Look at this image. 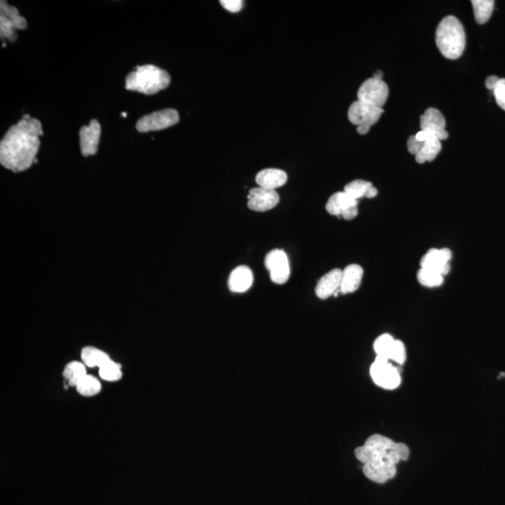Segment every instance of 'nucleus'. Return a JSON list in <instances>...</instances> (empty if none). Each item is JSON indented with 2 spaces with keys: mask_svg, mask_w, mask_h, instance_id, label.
Listing matches in <instances>:
<instances>
[{
  "mask_svg": "<svg viewBox=\"0 0 505 505\" xmlns=\"http://www.w3.org/2000/svg\"><path fill=\"white\" fill-rule=\"evenodd\" d=\"M43 126L36 118L24 115L23 119L10 126L0 142V163L7 170L22 173L29 170L41 146Z\"/></svg>",
  "mask_w": 505,
  "mask_h": 505,
  "instance_id": "f257e3e1",
  "label": "nucleus"
},
{
  "mask_svg": "<svg viewBox=\"0 0 505 505\" xmlns=\"http://www.w3.org/2000/svg\"><path fill=\"white\" fill-rule=\"evenodd\" d=\"M409 447L390 438L374 434L355 451V456L363 463V474L371 481L383 484L397 474V464L409 458Z\"/></svg>",
  "mask_w": 505,
  "mask_h": 505,
  "instance_id": "f03ea898",
  "label": "nucleus"
},
{
  "mask_svg": "<svg viewBox=\"0 0 505 505\" xmlns=\"http://www.w3.org/2000/svg\"><path fill=\"white\" fill-rule=\"evenodd\" d=\"M435 41L439 51L446 59H460L464 52L466 36L459 19L454 16L444 18L436 29Z\"/></svg>",
  "mask_w": 505,
  "mask_h": 505,
  "instance_id": "7ed1b4c3",
  "label": "nucleus"
},
{
  "mask_svg": "<svg viewBox=\"0 0 505 505\" xmlns=\"http://www.w3.org/2000/svg\"><path fill=\"white\" fill-rule=\"evenodd\" d=\"M170 80L168 71L156 66H139L126 76V89L148 96L154 95L166 89L170 85Z\"/></svg>",
  "mask_w": 505,
  "mask_h": 505,
  "instance_id": "20e7f679",
  "label": "nucleus"
},
{
  "mask_svg": "<svg viewBox=\"0 0 505 505\" xmlns=\"http://www.w3.org/2000/svg\"><path fill=\"white\" fill-rule=\"evenodd\" d=\"M27 27L26 18L20 15L17 8L10 6L7 1L0 2V37L15 43L17 40L16 30H24Z\"/></svg>",
  "mask_w": 505,
  "mask_h": 505,
  "instance_id": "39448f33",
  "label": "nucleus"
},
{
  "mask_svg": "<svg viewBox=\"0 0 505 505\" xmlns=\"http://www.w3.org/2000/svg\"><path fill=\"white\" fill-rule=\"evenodd\" d=\"M371 376L375 385L383 389H395L401 385V374L386 358L376 357L371 366Z\"/></svg>",
  "mask_w": 505,
  "mask_h": 505,
  "instance_id": "423d86ee",
  "label": "nucleus"
},
{
  "mask_svg": "<svg viewBox=\"0 0 505 505\" xmlns=\"http://www.w3.org/2000/svg\"><path fill=\"white\" fill-rule=\"evenodd\" d=\"M180 120L179 112L175 109H164L145 115L137 122L136 129L140 133L163 131L175 126Z\"/></svg>",
  "mask_w": 505,
  "mask_h": 505,
  "instance_id": "0eeeda50",
  "label": "nucleus"
},
{
  "mask_svg": "<svg viewBox=\"0 0 505 505\" xmlns=\"http://www.w3.org/2000/svg\"><path fill=\"white\" fill-rule=\"evenodd\" d=\"M265 266L270 272L272 282L277 285H284L291 277V267L285 251L280 249L270 251L265 258Z\"/></svg>",
  "mask_w": 505,
  "mask_h": 505,
  "instance_id": "6e6552de",
  "label": "nucleus"
},
{
  "mask_svg": "<svg viewBox=\"0 0 505 505\" xmlns=\"http://www.w3.org/2000/svg\"><path fill=\"white\" fill-rule=\"evenodd\" d=\"M388 87L383 80H366L358 91V101L382 108L388 98Z\"/></svg>",
  "mask_w": 505,
  "mask_h": 505,
  "instance_id": "1a4fd4ad",
  "label": "nucleus"
},
{
  "mask_svg": "<svg viewBox=\"0 0 505 505\" xmlns=\"http://www.w3.org/2000/svg\"><path fill=\"white\" fill-rule=\"evenodd\" d=\"M383 110L382 108L372 106L363 101H355L349 110V119L353 125L366 126L371 128L380 119Z\"/></svg>",
  "mask_w": 505,
  "mask_h": 505,
  "instance_id": "9d476101",
  "label": "nucleus"
},
{
  "mask_svg": "<svg viewBox=\"0 0 505 505\" xmlns=\"http://www.w3.org/2000/svg\"><path fill=\"white\" fill-rule=\"evenodd\" d=\"M248 208L254 212H267L275 208L280 201L278 193L275 190L255 187L249 191L247 196Z\"/></svg>",
  "mask_w": 505,
  "mask_h": 505,
  "instance_id": "9b49d317",
  "label": "nucleus"
},
{
  "mask_svg": "<svg viewBox=\"0 0 505 505\" xmlns=\"http://www.w3.org/2000/svg\"><path fill=\"white\" fill-rule=\"evenodd\" d=\"M101 136V126L98 120H91L89 125L82 126L80 131V147L82 156H95L98 150Z\"/></svg>",
  "mask_w": 505,
  "mask_h": 505,
  "instance_id": "f8f14e48",
  "label": "nucleus"
},
{
  "mask_svg": "<svg viewBox=\"0 0 505 505\" xmlns=\"http://www.w3.org/2000/svg\"><path fill=\"white\" fill-rule=\"evenodd\" d=\"M452 258L451 251L447 248L443 249H430L422 258L420 266L422 269L432 270V272L446 275L451 272L449 261Z\"/></svg>",
  "mask_w": 505,
  "mask_h": 505,
  "instance_id": "ddd939ff",
  "label": "nucleus"
},
{
  "mask_svg": "<svg viewBox=\"0 0 505 505\" xmlns=\"http://www.w3.org/2000/svg\"><path fill=\"white\" fill-rule=\"evenodd\" d=\"M342 276L343 270L340 269H334L322 276L316 286V296L319 299L325 300L332 295L337 296L340 293Z\"/></svg>",
  "mask_w": 505,
  "mask_h": 505,
  "instance_id": "4468645a",
  "label": "nucleus"
},
{
  "mask_svg": "<svg viewBox=\"0 0 505 505\" xmlns=\"http://www.w3.org/2000/svg\"><path fill=\"white\" fill-rule=\"evenodd\" d=\"M252 270L247 266H239L231 272L228 278V288L234 293H244L253 285Z\"/></svg>",
  "mask_w": 505,
  "mask_h": 505,
  "instance_id": "2eb2a0df",
  "label": "nucleus"
},
{
  "mask_svg": "<svg viewBox=\"0 0 505 505\" xmlns=\"http://www.w3.org/2000/svg\"><path fill=\"white\" fill-rule=\"evenodd\" d=\"M288 181V175L279 168H265L256 175V182L259 187L275 190L285 186Z\"/></svg>",
  "mask_w": 505,
  "mask_h": 505,
  "instance_id": "dca6fc26",
  "label": "nucleus"
},
{
  "mask_svg": "<svg viewBox=\"0 0 505 505\" xmlns=\"http://www.w3.org/2000/svg\"><path fill=\"white\" fill-rule=\"evenodd\" d=\"M363 277V269L357 264L349 265L343 270L342 276L341 293L349 294L360 288Z\"/></svg>",
  "mask_w": 505,
  "mask_h": 505,
  "instance_id": "f3484780",
  "label": "nucleus"
},
{
  "mask_svg": "<svg viewBox=\"0 0 505 505\" xmlns=\"http://www.w3.org/2000/svg\"><path fill=\"white\" fill-rule=\"evenodd\" d=\"M358 200L347 195L346 192H337L328 198L325 210L328 214L341 217L346 210L357 207Z\"/></svg>",
  "mask_w": 505,
  "mask_h": 505,
  "instance_id": "a211bd4d",
  "label": "nucleus"
},
{
  "mask_svg": "<svg viewBox=\"0 0 505 505\" xmlns=\"http://www.w3.org/2000/svg\"><path fill=\"white\" fill-rule=\"evenodd\" d=\"M420 129L421 131L427 129V131L438 132V133L446 132V120L440 110L435 108H429L426 110L420 117Z\"/></svg>",
  "mask_w": 505,
  "mask_h": 505,
  "instance_id": "6ab92c4d",
  "label": "nucleus"
},
{
  "mask_svg": "<svg viewBox=\"0 0 505 505\" xmlns=\"http://www.w3.org/2000/svg\"><path fill=\"white\" fill-rule=\"evenodd\" d=\"M81 358L82 363L90 368H94V367L101 368L105 364L112 360L106 353L92 346L85 347L82 349Z\"/></svg>",
  "mask_w": 505,
  "mask_h": 505,
  "instance_id": "aec40b11",
  "label": "nucleus"
},
{
  "mask_svg": "<svg viewBox=\"0 0 505 505\" xmlns=\"http://www.w3.org/2000/svg\"><path fill=\"white\" fill-rule=\"evenodd\" d=\"M87 375L85 364L79 363V361L68 363L63 372V376L67 380L68 385L75 386V388Z\"/></svg>",
  "mask_w": 505,
  "mask_h": 505,
  "instance_id": "412c9836",
  "label": "nucleus"
},
{
  "mask_svg": "<svg viewBox=\"0 0 505 505\" xmlns=\"http://www.w3.org/2000/svg\"><path fill=\"white\" fill-rule=\"evenodd\" d=\"M494 4L492 0H473L471 5L474 8V18L477 24H484L490 20L492 15Z\"/></svg>",
  "mask_w": 505,
  "mask_h": 505,
  "instance_id": "4be33fe9",
  "label": "nucleus"
},
{
  "mask_svg": "<svg viewBox=\"0 0 505 505\" xmlns=\"http://www.w3.org/2000/svg\"><path fill=\"white\" fill-rule=\"evenodd\" d=\"M441 150V140H430L424 142L423 147L416 156V162L423 164L427 161H433Z\"/></svg>",
  "mask_w": 505,
  "mask_h": 505,
  "instance_id": "5701e85b",
  "label": "nucleus"
},
{
  "mask_svg": "<svg viewBox=\"0 0 505 505\" xmlns=\"http://www.w3.org/2000/svg\"><path fill=\"white\" fill-rule=\"evenodd\" d=\"M77 392L84 397L98 395L101 391V383L92 375H87L76 386Z\"/></svg>",
  "mask_w": 505,
  "mask_h": 505,
  "instance_id": "b1692460",
  "label": "nucleus"
},
{
  "mask_svg": "<svg viewBox=\"0 0 505 505\" xmlns=\"http://www.w3.org/2000/svg\"><path fill=\"white\" fill-rule=\"evenodd\" d=\"M394 343H395V339H393V337L389 335V334H383V335L378 337L374 344L376 357L386 358V360H389Z\"/></svg>",
  "mask_w": 505,
  "mask_h": 505,
  "instance_id": "393cba45",
  "label": "nucleus"
},
{
  "mask_svg": "<svg viewBox=\"0 0 505 505\" xmlns=\"http://www.w3.org/2000/svg\"><path fill=\"white\" fill-rule=\"evenodd\" d=\"M418 280L422 286L427 288H437L444 282V276L432 270L421 269L418 272Z\"/></svg>",
  "mask_w": 505,
  "mask_h": 505,
  "instance_id": "a878e982",
  "label": "nucleus"
},
{
  "mask_svg": "<svg viewBox=\"0 0 505 505\" xmlns=\"http://www.w3.org/2000/svg\"><path fill=\"white\" fill-rule=\"evenodd\" d=\"M372 184L369 182L364 180H355L351 183L347 184L344 187V192H346L350 197L355 200H360L361 198H365L367 192L371 189Z\"/></svg>",
  "mask_w": 505,
  "mask_h": 505,
  "instance_id": "bb28decb",
  "label": "nucleus"
},
{
  "mask_svg": "<svg viewBox=\"0 0 505 505\" xmlns=\"http://www.w3.org/2000/svg\"><path fill=\"white\" fill-rule=\"evenodd\" d=\"M99 376L101 377V379L109 381V382L120 380L122 377V371H121L119 364L115 363L112 360L109 361L99 368Z\"/></svg>",
  "mask_w": 505,
  "mask_h": 505,
  "instance_id": "cd10ccee",
  "label": "nucleus"
},
{
  "mask_svg": "<svg viewBox=\"0 0 505 505\" xmlns=\"http://www.w3.org/2000/svg\"><path fill=\"white\" fill-rule=\"evenodd\" d=\"M389 360L394 361L398 364H404L407 360V349H405L404 344L399 340H395L393 349L390 353Z\"/></svg>",
  "mask_w": 505,
  "mask_h": 505,
  "instance_id": "c85d7f7f",
  "label": "nucleus"
},
{
  "mask_svg": "<svg viewBox=\"0 0 505 505\" xmlns=\"http://www.w3.org/2000/svg\"><path fill=\"white\" fill-rule=\"evenodd\" d=\"M497 104L501 109L505 110V79H499L498 84L493 90Z\"/></svg>",
  "mask_w": 505,
  "mask_h": 505,
  "instance_id": "c756f323",
  "label": "nucleus"
},
{
  "mask_svg": "<svg viewBox=\"0 0 505 505\" xmlns=\"http://www.w3.org/2000/svg\"><path fill=\"white\" fill-rule=\"evenodd\" d=\"M220 3L230 13H239L244 7V2L242 0H222Z\"/></svg>",
  "mask_w": 505,
  "mask_h": 505,
  "instance_id": "7c9ffc66",
  "label": "nucleus"
},
{
  "mask_svg": "<svg viewBox=\"0 0 505 505\" xmlns=\"http://www.w3.org/2000/svg\"><path fill=\"white\" fill-rule=\"evenodd\" d=\"M423 145L424 142H418V140L416 139L415 135H413V136H411L409 139H408V151H409V153L415 154V156L420 152Z\"/></svg>",
  "mask_w": 505,
  "mask_h": 505,
  "instance_id": "2f4dec72",
  "label": "nucleus"
},
{
  "mask_svg": "<svg viewBox=\"0 0 505 505\" xmlns=\"http://www.w3.org/2000/svg\"><path fill=\"white\" fill-rule=\"evenodd\" d=\"M358 206L351 207V208L346 210V211L342 214L341 217L344 218V220H353L358 217Z\"/></svg>",
  "mask_w": 505,
  "mask_h": 505,
  "instance_id": "473e14b6",
  "label": "nucleus"
},
{
  "mask_svg": "<svg viewBox=\"0 0 505 505\" xmlns=\"http://www.w3.org/2000/svg\"><path fill=\"white\" fill-rule=\"evenodd\" d=\"M499 81V78L497 76H490L488 77L487 80H485V87L488 88V90H491L493 92L494 88L496 87L497 84H498V82Z\"/></svg>",
  "mask_w": 505,
  "mask_h": 505,
  "instance_id": "72a5a7b5",
  "label": "nucleus"
},
{
  "mask_svg": "<svg viewBox=\"0 0 505 505\" xmlns=\"http://www.w3.org/2000/svg\"><path fill=\"white\" fill-rule=\"evenodd\" d=\"M377 194H378L377 189H375V187H374V186H372L371 187V189H369L368 190V192H367V194H366V196H365V198H374L376 197Z\"/></svg>",
  "mask_w": 505,
  "mask_h": 505,
  "instance_id": "f704fd0d",
  "label": "nucleus"
},
{
  "mask_svg": "<svg viewBox=\"0 0 505 505\" xmlns=\"http://www.w3.org/2000/svg\"><path fill=\"white\" fill-rule=\"evenodd\" d=\"M369 129H371V128H369V126H358L357 131H358V134L365 135V134L368 133V132L369 131Z\"/></svg>",
  "mask_w": 505,
  "mask_h": 505,
  "instance_id": "c9c22d12",
  "label": "nucleus"
},
{
  "mask_svg": "<svg viewBox=\"0 0 505 505\" xmlns=\"http://www.w3.org/2000/svg\"><path fill=\"white\" fill-rule=\"evenodd\" d=\"M374 79H378V80H382V79H383V73H382V71H378L377 73L374 74Z\"/></svg>",
  "mask_w": 505,
  "mask_h": 505,
  "instance_id": "e433bc0d",
  "label": "nucleus"
},
{
  "mask_svg": "<svg viewBox=\"0 0 505 505\" xmlns=\"http://www.w3.org/2000/svg\"><path fill=\"white\" fill-rule=\"evenodd\" d=\"M122 115H123V117H126V114H122Z\"/></svg>",
  "mask_w": 505,
  "mask_h": 505,
  "instance_id": "4c0bfd02",
  "label": "nucleus"
}]
</instances>
